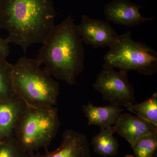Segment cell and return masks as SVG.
Instances as JSON below:
<instances>
[{"mask_svg": "<svg viewBox=\"0 0 157 157\" xmlns=\"http://www.w3.org/2000/svg\"><path fill=\"white\" fill-rule=\"evenodd\" d=\"M53 0H0V30L9 43L25 54L31 45L43 44L55 25Z\"/></svg>", "mask_w": 157, "mask_h": 157, "instance_id": "6da1fadb", "label": "cell"}, {"mask_svg": "<svg viewBox=\"0 0 157 157\" xmlns=\"http://www.w3.org/2000/svg\"><path fill=\"white\" fill-rule=\"evenodd\" d=\"M85 49L72 15L55 25L42 44L36 59L56 79L70 85L84 70Z\"/></svg>", "mask_w": 157, "mask_h": 157, "instance_id": "7a4b0ae2", "label": "cell"}, {"mask_svg": "<svg viewBox=\"0 0 157 157\" xmlns=\"http://www.w3.org/2000/svg\"><path fill=\"white\" fill-rule=\"evenodd\" d=\"M13 65L12 79L15 94L28 106L55 107L60 92L59 82L36 58L21 57Z\"/></svg>", "mask_w": 157, "mask_h": 157, "instance_id": "3957f363", "label": "cell"}, {"mask_svg": "<svg viewBox=\"0 0 157 157\" xmlns=\"http://www.w3.org/2000/svg\"><path fill=\"white\" fill-rule=\"evenodd\" d=\"M60 126L56 107L27 105L14 128V137L23 151L32 154L42 147L46 149Z\"/></svg>", "mask_w": 157, "mask_h": 157, "instance_id": "277c9868", "label": "cell"}, {"mask_svg": "<svg viewBox=\"0 0 157 157\" xmlns=\"http://www.w3.org/2000/svg\"><path fill=\"white\" fill-rule=\"evenodd\" d=\"M104 55L103 68L118 69L152 76L157 72V53L144 42L135 41L128 31L118 35Z\"/></svg>", "mask_w": 157, "mask_h": 157, "instance_id": "5b68a950", "label": "cell"}, {"mask_svg": "<svg viewBox=\"0 0 157 157\" xmlns=\"http://www.w3.org/2000/svg\"><path fill=\"white\" fill-rule=\"evenodd\" d=\"M128 72L103 68L97 75L93 87L110 104L128 108L135 102V89L129 82Z\"/></svg>", "mask_w": 157, "mask_h": 157, "instance_id": "8992f818", "label": "cell"}, {"mask_svg": "<svg viewBox=\"0 0 157 157\" xmlns=\"http://www.w3.org/2000/svg\"><path fill=\"white\" fill-rule=\"evenodd\" d=\"M76 29L83 43L95 49L109 47L119 35L109 21L86 15L82 16L81 22L76 25Z\"/></svg>", "mask_w": 157, "mask_h": 157, "instance_id": "52a82bcc", "label": "cell"}, {"mask_svg": "<svg viewBox=\"0 0 157 157\" xmlns=\"http://www.w3.org/2000/svg\"><path fill=\"white\" fill-rule=\"evenodd\" d=\"M144 8L132 0H113L105 5L104 13L107 21L116 24L134 27L154 18L141 15L140 9Z\"/></svg>", "mask_w": 157, "mask_h": 157, "instance_id": "ba28073f", "label": "cell"}, {"mask_svg": "<svg viewBox=\"0 0 157 157\" xmlns=\"http://www.w3.org/2000/svg\"><path fill=\"white\" fill-rule=\"evenodd\" d=\"M28 157H91L89 143L86 135L73 129L63 133L60 145L55 151L45 154L29 155Z\"/></svg>", "mask_w": 157, "mask_h": 157, "instance_id": "9c48e42d", "label": "cell"}, {"mask_svg": "<svg viewBox=\"0 0 157 157\" xmlns=\"http://www.w3.org/2000/svg\"><path fill=\"white\" fill-rule=\"evenodd\" d=\"M115 133L123 137L132 146L140 137L155 132L157 127L137 115L122 113L114 125Z\"/></svg>", "mask_w": 157, "mask_h": 157, "instance_id": "30bf717a", "label": "cell"}, {"mask_svg": "<svg viewBox=\"0 0 157 157\" xmlns=\"http://www.w3.org/2000/svg\"><path fill=\"white\" fill-rule=\"evenodd\" d=\"M27 104L15 94L0 101V142L14 136V128Z\"/></svg>", "mask_w": 157, "mask_h": 157, "instance_id": "8fae6325", "label": "cell"}, {"mask_svg": "<svg viewBox=\"0 0 157 157\" xmlns=\"http://www.w3.org/2000/svg\"><path fill=\"white\" fill-rule=\"evenodd\" d=\"M82 109L87 118L88 125H96L100 128L113 126L124 109L120 107L109 104L104 107L94 105L90 101L82 105Z\"/></svg>", "mask_w": 157, "mask_h": 157, "instance_id": "7c38bea8", "label": "cell"}, {"mask_svg": "<svg viewBox=\"0 0 157 157\" xmlns=\"http://www.w3.org/2000/svg\"><path fill=\"white\" fill-rule=\"evenodd\" d=\"M100 129V132L93 137L91 141L94 151L102 157L116 155L118 152L119 144L113 136L115 133L114 126Z\"/></svg>", "mask_w": 157, "mask_h": 157, "instance_id": "4fadbf2b", "label": "cell"}, {"mask_svg": "<svg viewBox=\"0 0 157 157\" xmlns=\"http://www.w3.org/2000/svg\"><path fill=\"white\" fill-rule=\"evenodd\" d=\"M127 109L157 127V94L140 104H132Z\"/></svg>", "mask_w": 157, "mask_h": 157, "instance_id": "5bb4252c", "label": "cell"}, {"mask_svg": "<svg viewBox=\"0 0 157 157\" xmlns=\"http://www.w3.org/2000/svg\"><path fill=\"white\" fill-rule=\"evenodd\" d=\"M135 157H153L157 148V132L142 136L132 145Z\"/></svg>", "mask_w": 157, "mask_h": 157, "instance_id": "9a60e30c", "label": "cell"}, {"mask_svg": "<svg viewBox=\"0 0 157 157\" xmlns=\"http://www.w3.org/2000/svg\"><path fill=\"white\" fill-rule=\"evenodd\" d=\"M13 65L8 61L0 63V101H5L15 94L12 79Z\"/></svg>", "mask_w": 157, "mask_h": 157, "instance_id": "2e32d148", "label": "cell"}, {"mask_svg": "<svg viewBox=\"0 0 157 157\" xmlns=\"http://www.w3.org/2000/svg\"><path fill=\"white\" fill-rule=\"evenodd\" d=\"M17 145L14 136L0 142V157H28Z\"/></svg>", "mask_w": 157, "mask_h": 157, "instance_id": "e0dca14e", "label": "cell"}, {"mask_svg": "<svg viewBox=\"0 0 157 157\" xmlns=\"http://www.w3.org/2000/svg\"><path fill=\"white\" fill-rule=\"evenodd\" d=\"M9 42L8 39L0 36V63L7 61L9 52Z\"/></svg>", "mask_w": 157, "mask_h": 157, "instance_id": "ac0fdd59", "label": "cell"}, {"mask_svg": "<svg viewBox=\"0 0 157 157\" xmlns=\"http://www.w3.org/2000/svg\"><path fill=\"white\" fill-rule=\"evenodd\" d=\"M125 157H135L134 155H127Z\"/></svg>", "mask_w": 157, "mask_h": 157, "instance_id": "d6986e66", "label": "cell"}, {"mask_svg": "<svg viewBox=\"0 0 157 157\" xmlns=\"http://www.w3.org/2000/svg\"><path fill=\"white\" fill-rule=\"evenodd\" d=\"M153 157H157V152L155 153V154L154 155Z\"/></svg>", "mask_w": 157, "mask_h": 157, "instance_id": "ffe728a7", "label": "cell"}]
</instances>
